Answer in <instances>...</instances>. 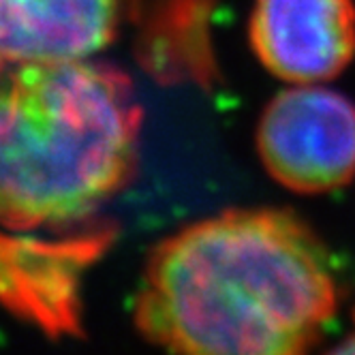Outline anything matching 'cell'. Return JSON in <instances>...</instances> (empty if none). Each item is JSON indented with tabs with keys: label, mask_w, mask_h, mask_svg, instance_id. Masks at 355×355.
<instances>
[{
	"label": "cell",
	"mask_w": 355,
	"mask_h": 355,
	"mask_svg": "<svg viewBox=\"0 0 355 355\" xmlns=\"http://www.w3.org/2000/svg\"><path fill=\"white\" fill-rule=\"evenodd\" d=\"M336 309L334 266L311 227L240 208L152 250L135 321L173 355H311Z\"/></svg>",
	"instance_id": "obj_1"
},
{
	"label": "cell",
	"mask_w": 355,
	"mask_h": 355,
	"mask_svg": "<svg viewBox=\"0 0 355 355\" xmlns=\"http://www.w3.org/2000/svg\"><path fill=\"white\" fill-rule=\"evenodd\" d=\"M141 107L131 80L86 60L0 73V227L80 220L135 169Z\"/></svg>",
	"instance_id": "obj_2"
},
{
	"label": "cell",
	"mask_w": 355,
	"mask_h": 355,
	"mask_svg": "<svg viewBox=\"0 0 355 355\" xmlns=\"http://www.w3.org/2000/svg\"><path fill=\"white\" fill-rule=\"evenodd\" d=\"M257 152L266 171L289 191L340 189L355 175V103L315 84L278 92L259 118Z\"/></svg>",
	"instance_id": "obj_3"
},
{
	"label": "cell",
	"mask_w": 355,
	"mask_h": 355,
	"mask_svg": "<svg viewBox=\"0 0 355 355\" xmlns=\"http://www.w3.org/2000/svg\"><path fill=\"white\" fill-rule=\"evenodd\" d=\"M250 47L278 80L327 82L355 58L353 0H255Z\"/></svg>",
	"instance_id": "obj_4"
},
{
	"label": "cell",
	"mask_w": 355,
	"mask_h": 355,
	"mask_svg": "<svg viewBox=\"0 0 355 355\" xmlns=\"http://www.w3.org/2000/svg\"><path fill=\"white\" fill-rule=\"evenodd\" d=\"M122 0H0V73L88 60L116 37Z\"/></svg>",
	"instance_id": "obj_5"
},
{
	"label": "cell",
	"mask_w": 355,
	"mask_h": 355,
	"mask_svg": "<svg viewBox=\"0 0 355 355\" xmlns=\"http://www.w3.org/2000/svg\"><path fill=\"white\" fill-rule=\"evenodd\" d=\"M216 0H159L155 26L148 33L150 62L167 78L210 86L216 62L210 43V15Z\"/></svg>",
	"instance_id": "obj_6"
},
{
	"label": "cell",
	"mask_w": 355,
	"mask_h": 355,
	"mask_svg": "<svg viewBox=\"0 0 355 355\" xmlns=\"http://www.w3.org/2000/svg\"><path fill=\"white\" fill-rule=\"evenodd\" d=\"M329 355H355V327H353V332L332 351Z\"/></svg>",
	"instance_id": "obj_7"
}]
</instances>
